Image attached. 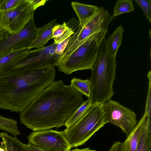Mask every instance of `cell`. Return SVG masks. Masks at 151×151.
<instances>
[{"mask_svg": "<svg viewBox=\"0 0 151 151\" xmlns=\"http://www.w3.org/2000/svg\"><path fill=\"white\" fill-rule=\"evenodd\" d=\"M57 24L56 19H52L42 27L37 28L36 37L27 49L30 50L33 48L45 47L49 40L52 38L53 28Z\"/></svg>", "mask_w": 151, "mask_h": 151, "instance_id": "7c38bea8", "label": "cell"}, {"mask_svg": "<svg viewBox=\"0 0 151 151\" xmlns=\"http://www.w3.org/2000/svg\"><path fill=\"white\" fill-rule=\"evenodd\" d=\"M147 77L149 80L146 105L144 114L147 117H151V71L150 70L147 73Z\"/></svg>", "mask_w": 151, "mask_h": 151, "instance_id": "cb8c5ba5", "label": "cell"}, {"mask_svg": "<svg viewBox=\"0 0 151 151\" xmlns=\"http://www.w3.org/2000/svg\"><path fill=\"white\" fill-rule=\"evenodd\" d=\"M30 4L35 11L39 7L44 5L46 2L47 0H29Z\"/></svg>", "mask_w": 151, "mask_h": 151, "instance_id": "83f0119b", "label": "cell"}, {"mask_svg": "<svg viewBox=\"0 0 151 151\" xmlns=\"http://www.w3.org/2000/svg\"><path fill=\"white\" fill-rule=\"evenodd\" d=\"M25 151H44L29 143L27 144H24Z\"/></svg>", "mask_w": 151, "mask_h": 151, "instance_id": "f546056e", "label": "cell"}, {"mask_svg": "<svg viewBox=\"0 0 151 151\" xmlns=\"http://www.w3.org/2000/svg\"><path fill=\"white\" fill-rule=\"evenodd\" d=\"M50 65L9 67L0 71V109L20 112L54 81Z\"/></svg>", "mask_w": 151, "mask_h": 151, "instance_id": "7a4b0ae2", "label": "cell"}, {"mask_svg": "<svg viewBox=\"0 0 151 151\" xmlns=\"http://www.w3.org/2000/svg\"><path fill=\"white\" fill-rule=\"evenodd\" d=\"M114 17L103 7H99L94 14L84 24L79 25L71 37L60 59L66 58L87 38L94 34L108 30Z\"/></svg>", "mask_w": 151, "mask_h": 151, "instance_id": "8992f818", "label": "cell"}, {"mask_svg": "<svg viewBox=\"0 0 151 151\" xmlns=\"http://www.w3.org/2000/svg\"><path fill=\"white\" fill-rule=\"evenodd\" d=\"M84 101L82 94L70 85L55 81L19 112L20 122L34 131L59 128Z\"/></svg>", "mask_w": 151, "mask_h": 151, "instance_id": "6da1fadb", "label": "cell"}, {"mask_svg": "<svg viewBox=\"0 0 151 151\" xmlns=\"http://www.w3.org/2000/svg\"><path fill=\"white\" fill-rule=\"evenodd\" d=\"M107 123L119 127L127 136L136 126V115L131 109L111 99L104 103Z\"/></svg>", "mask_w": 151, "mask_h": 151, "instance_id": "ba28073f", "label": "cell"}, {"mask_svg": "<svg viewBox=\"0 0 151 151\" xmlns=\"http://www.w3.org/2000/svg\"><path fill=\"white\" fill-rule=\"evenodd\" d=\"M107 151H122V142L119 141L115 142Z\"/></svg>", "mask_w": 151, "mask_h": 151, "instance_id": "f1b7e54d", "label": "cell"}, {"mask_svg": "<svg viewBox=\"0 0 151 151\" xmlns=\"http://www.w3.org/2000/svg\"><path fill=\"white\" fill-rule=\"evenodd\" d=\"M136 151H151V122L148 118L141 133Z\"/></svg>", "mask_w": 151, "mask_h": 151, "instance_id": "ac0fdd59", "label": "cell"}, {"mask_svg": "<svg viewBox=\"0 0 151 151\" xmlns=\"http://www.w3.org/2000/svg\"><path fill=\"white\" fill-rule=\"evenodd\" d=\"M143 11L149 22H151V0H135Z\"/></svg>", "mask_w": 151, "mask_h": 151, "instance_id": "d4e9b609", "label": "cell"}, {"mask_svg": "<svg viewBox=\"0 0 151 151\" xmlns=\"http://www.w3.org/2000/svg\"><path fill=\"white\" fill-rule=\"evenodd\" d=\"M29 51L26 48L0 54V71L17 63L26 56Z\"/></svg>", "mask_w": 151, "mask_h": 151, "instance_id": "5bb4252c", "label": "cell"}, {"mask_svg": "<svg viewBox=\"0 0 151 151\" xmlns=\"http://www.w3.org/2000/svg\"><path fill=\"white\" fill-rule=\"evenodd\" d=\"M71 86L82 95L88 99L91 95L90 82L89 79H82L74 77L70 81Z\"/></svg>", "mask_w": 151, "mask_h": 151, "instance_id": "44dd1931", "label": "cell"}, {"mask_svg": "<svg viewBox=\"0 0 151 151\" xmlns=\"http://www.w3.org/2000/svg\"><path fill=\"white\" fill-rule=\"evenodd\" d=\"M34 11L29 0H23L14 8L0 11V25L10 35L17 33L34 17Z\"/></svg>", "mask_w": 151, "mask_h": 151, "instance_id": "52a82bcc", "label": "cell"}, {"mask_svg": "<svg viewBox=\"0 0 151 151\" xmlns=\"http://www.w3.org/2000/svg\"><path fill=\"white\" fill-rule=\"evenodd\" d=\"M37 29L33 17L18 32L10 35L6 32L0 37V54L27 48L35 40Z\"/></svg>", "mask_w": 151, "mask_h": 151, "instance_id": "30bf717a", "label": "cell"}, {"mask_svg": "<svg viewBox=\"0 0 151 151\" xmlns=\"http://www.w3.org/2000/svg\"><path fill=\"white\" fill-rule=\"evenodd\" d=\"M70 36L57 44L55 49V53L61 56L63 53L71 37Z\"/></svg>", "mask_w": 151, "mask_h": 151, "instance_id": "4316f807", "label": "cell"}, {"mask_svg": "<svg viewBox=\"0 0 151 151\" xmlns=\"http://www.w3.org/2000/svg\"><path fill=\"white\" fill-rule=\"evenodd\" d=\"M29 143L44 151H70L63 133L51 129L34 131L28 136Z\"/></svg>", "mask_w": 151, "mask_h": 151, "instance_id": "9c48e42d", "label": "cell"}, {"mask_svg": "<svg viewBox=\"0 0 151 151\" xmlns=\"http://www.w3.org/2000/svg\"><path fill=\"white\" fill-rule=\"evenodd\" d=\"M144 114L133 130L122 142V151H136L142 130L147 120Z\"/></svg>", "mask_w": 151, "mask_h": 151, "instance_id": "4fadbf2b", "label": "cell"}, {"mask_svg": "<svg viewBox=\"0 0 151 151\" xmlns=\"http://www.w3.org/2000/svg\"><path fill=\"white\" fill-rule=\"evenodd\" d=\"M23 0H0V11L9 10L17 6Z\"/></svg>", "mask_w": 151, "mask_h": 151, "instance_id": "484cf974", "label": "cell"}, {"mask_svg": "<svg viewBox=\"0 0 151 151\" xmlns=\"http://www.w3.org/2000/svg\"><path fill=\"white\" fill-rule=\"evenodd\" d=\"M7 31L3 29L0 25V37L4 34Z\"/></svg>", "mask_w": 151, "mask_h": 151, "instance_id": "1f68e13d", "label": "cell"}, {"mask_svg": "<svg viewBox=\"0 0 151 151\" xmlns=\"http://www.w3.org/2000/svg\"><path fill=\"white\" fill-rule=\"evenodd\" d=\"M71 6L79 19V25L84 24L96 12L99 7L73 1Z\"/></svg>", "mask_w": 151, "mask_h": 151, "instance_id": "2e32d148", "label": "cell"}, {"mask_svg": "<svg viewBox=\"0 0 151 151\" xmlns=\"http://www.w3.org/2000/svg\"><path fill=\"white\" fill-rule=\"evenodd\" d=\"M105 40L91 70L89 79L91 91L89 99L103 103L111 99L114 94L113 85L116 66V56H111L107 52Z\"/></svg>", "mask_w": 151, "mask_h": 151, "instance_id": "3957f363", "label": "cell"}, {"mask_svg": "<svg viewBox=\"0 0 151 151\" xmlns=\"http://www.w3.org/2000/svg\"><path fill=\"white\" fill-rule=\"evenodd\" d=\"M133 0H118L114 6L113 16L116 17L120 14L134 11V6Z\"/></svg>", "mask_w": 151, "mask_h": 151, "instance_id": "7402d4cb", "label": "cell"}, {"mask_svg": "<svg viewBox=\"0 0 151 151\" xmlns=\"http://www.w3.org/2000/svg\"><path fill=\"white\" fill-rule=\"evenodd\" d=\"M107 31L95 33L87 38L59 64L57 66L59 71L70 75L78 70H91Z\"/></svg>", "mask_w": 151, "mask_h": 151, "instance_id": "5b68a950", "label": "cell"}, {"mask_svg": "<svg viewBox=\"0 0 151 151\" xmlns=\"http://www.w3.org/2000/svg\"><path fill=\"white\" fill-rule=\"evenodd\" d=\"M104 103L93 101L85 114L63 131L71 148L85 144L107 124Z\"/></svg>", "mask_w": 151, "mask_h": 151, "instance_id": "277c9868", "label": "cell"}, {"mask_svg": "<svg viewBox=\"0 0 151 151\" xmlns=\"http://www.w3.org/2000/svg\"><path fill=\"white\" fill-rule=\"evenodd\" d=\"M57 45L54 42L47 47L30 50L24 58L10 67L39 66L48 64L58 66L61 56L55 53Z\"/></svg>", "mask_w": 151, "mask_h": 151, "instance_id": "8fae6325", "label": "cell"}, {"mask_svg": "<svg viewBox=\"0 0 151 151\" xmlns=\"http://www.w3.org/2000/svg\"><path fill=\"white\" fill-rule=\"evenodd\" d=\"M124 31L123 26L120 25L105 40L106 50L110 56H116L118 50L122 43Z\"/></svg>", "mask_w": 151, "mask_h": 151, "instance_id": "9a60e30c", "label": "cell"}, {"mask_svg": "<svg viewBox=\"0 0 151 151\" xmlns=\"http://www.w3.org/2000/svg\"><path fill=\"white\" fill-rule=\"evenodd\" d=\"M70 151H96L94 150L90 149L89 147H87L82 149H79L76 148L75 149L72 150Z\"/></svg>", "mask_w": 151, "mask_h": 151, "instance_id": "4dcf8cb0", "label": "cell"}, {"mask_svg": "<svg viewBox=\"0 0 151 151\" xmlns=\"http://www.w3.org/2000/svg\"><path fill=\"white\" fill-rule=\"evenodd\" d=\"M0 137L3 141L1 146L5 151H25L24 144L16 137L11 136L6 133L1 132Z\"/></svg>", "mask_w": 151, "mask_h": 151, "instance_id": "e0dca14e", "label": "cell"}, {"mask_svg": "<svg viewBox=\"0 0 151 151\" xmlns=\"http://www.w3.org/2000/svg\"><path fill=\"white\" fill-rule=\"evenodd\" d=\"M0 129L10 133L14 137H16L20 134L17 121L0 115Z\"/></svg>", "mask_w": 151, "mask_h": 151, "instance_id": "603a6c76", "label": "cell"}, {"mask_svg": "<svg viewBox=\"0 0 151 151\" xmlns=\"http://www.w3.org/2000/svg\"><path fill=\"white\" fill-rule=\"evenodd\" d=\"M74 32L69 28L65 22L61 24H58L53 28L52 38L56 44L71 36L74 34Z\"/></svg>", "mask_w": 151, "mask_h": 151, "instance_id": "d6986e66", "label": "cell"}, {"mask_svg": "<svg viewBox=\"0 0 151 151\" xmlns=\"http://www.w3.org/2000/svg\"><path fill=\"white\" fill-rule=\"evenodd\" d=\"M93 101L89 98L80 106L67 119L65 126L68 128L81 119L86 113Z\"/></svg>", "mask_w": 151, "mask_h": 151, "instance_id": "ffe728a7", "label": "cell"}, {"mask_svg": "<svg viewBox=\"0 0 151 151\" xmlns=\"http://www.w3.org/2000/svg\"><path fill=\"white\" fill-rule=\"evenodd\" d=\"M0 151H5L4 150L1 145L0 146Z\"/></svg>", "mask_w": 151, "mask_h": 151, "instance_id": "d6a6232c", "label": "cell"}]
</instances>
